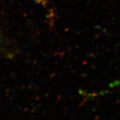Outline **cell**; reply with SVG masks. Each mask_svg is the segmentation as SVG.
<instances>
[{
	"label": "cell",
	"instance_id": "obj_1",
	"mask_svg": "<svg viewBox=\"0 0 120 120\" xmlns=\"http://www.w3.org/2000/svg\"><path fill=\"white\" fill-rule=\"evenodd\" d=\"M111 88H114V87H120V77L117 79L116 80H115L114 82H113L110 84L109 86Z\"/></svg>",
	"mask_w": 120,
	"mask_h": 120
}]
</instances>
